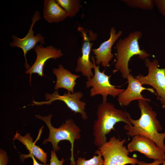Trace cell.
<instances>
[{
    "instance_id": "6da1fadb",
    "label": "cell",
    "mask_w": 165,
    "mask_h": 165,
    "mask_svg": "<svg viewBox=\"0 0 165 165\" xmlns=\"http://www.w3.org/2000/svg\"><path fill=\"white\" fill-rule=\"evenodd\" d=\"M148 102L145 99L138 100L141 113L140 118L134 120L130 117V120L131 125L126 124L124 128L127 131V134L129 136L141 135L151 139L165 153V132H159L162 130V126L156 118V113L153 110Z\"/></svg>"
},
{
    "instance_id": "7a4b0ae2",
    "label": "cell",
    "mask_w": 165,
    "mask_h": 165,
    "mask_svg": "<svg viewBox=\"0 0 165 165\" xmlns=\"http://www.w3.org/2000/svg\"><path fill=\"white\" fill-rule=\"evenodd\" d=\"M97 119L93 126L94 144L99 147L107 142L106 135L112 130L117 123L123 122L131 125V117L127 111L116 108L114 105L108 101L102 102L97 107L96 112Z\"/></svg>"
},
{
    "instance_id": "3957f363",
    "label": "cell",
    "mask_w": 165,
    "mask_h": 165,
    "mask_svg": "<svg viewBox=\"0 0 165 165\" xmlns=\"http://www.w3.org/2000/svg\"><path fill=\"white\" fill-rule=\"evenodd\" d=\"M142 36L141 31H135L118 40L116 44V61L115 66L124 79H127L130 74L128 63L131 57L138 55L140 59L145 60L150 56L144 49L140 48L138 40Z\"/></svg>"
},
{
    "instance_id": "277c9868",
    "label": "cell",
    "mask_w": 165,
    "mask_h": 165,
    "mask_svg": "<svg viewBox=\"0 0 165 165\" xmlns=\"http://www.w3.org/2000/svg\"><path fill=\"white\" fill-rule=\"evenodd\" d=\"M36 117L43 120L46 124L49 130L48 137L43 141L42 144H46L48 142L51 143L53 150L56 152L60 149L58 143L62 140L68 141L71 144V157L70 159V165H75L73 155L74 142L75 140L80 139L81 130L74 121L72 119H66L58 128L53 127L51 123L52 114L48 116H42L39 115H35Z\"/></svg>"
},
{
    "instance_id": "5b68a950",
    "label": "cell",
    "mask_w": 165,
    "mask_h": 165,
    "mask_svg": "<svg viewBox=\"0 0 165 165\" xmlns=\"http://www.w3.org/2000/svg\"><path fill=\"white\" fill-rule=\"evenodd\" d=\"M126 140H120L118 138L112 136L100 147V151L104 160L103 165H135L137 159L128 156L129 152L124 144Z\"/></svg>"
},
{
    "instance_id": "8992f818",
    "label": "cell",
    "mask_w": 165,
    "mask_h": 165,
    "mask_svg": "<svg viewBox=\"0 0 165 165\" xmlns=\"http://www.w3.org/2000/svg\"><path fill=\"white\" fill-rule=\"evenodd\" d=\"M91 59L94 64V74L93 77L87 78L86 82L87 88L92 87L90 90V96L93 97L101 95L102 102H106L108 95L115 97L123 92L124 90L116 88V86L111 84L109 80L110 76L106 75L105 71L103 72L100 71V65H96L93 56H91Z\"/></svg>"
},
{
    "instance_id": "52a82bcc",
    "label": "cell",
    "mask_w": 165,
    "mask_h": 165,
    "mask_svg": "<svg viewBox=\"0 0 165 165\" xmlns=\"http://www.w3.org/2000/svg\"><path fill=\"white\" fill-rule=\"evenodd\" d=\"M159 61L156 59L151 61L148 58L145 59V64L148 69V74L146 76L141 74L135 78L142 85H148L156 90L158 98L165 108V68H159Z\"/></svg>"
},
{
    "instance_id": "ba28073f",
    "label": "cell",
    "mask_w": 165,
    "mask_h": 165,
    "mask_svg": "<svg viewBox=\"0 0 165 165\" xmlns=\"http://www.w3.org/2000/svg\"><path fill=\"white\" fill-rule=\"evenodd\" d=\"M77 30L82 38V55L77 59L75 71L87 78L92 77L94 75L92 71L94 64L90 61V56L93 42L97 39V35L93 31L81 26L78 28Z\"/></svg>"
},
{
    "instance_id": "9c48e42d",
    "label": "cell",
    "mask_w": 165,
    "mask_h": 165,
    "mask_svg": "<svg viewBox=\"0 0 165 165\" xmlns=\"http://www.w3.org/2000/svg\"><path fill=\"white\" fill-rule=\"evenodd\" d=\"M83 96V93L80 91L73 93L68 92L67 93H65L63 95H61L57 91H56L52 94L47 93L46 94L45 99L46 101L37 102L33 101L32 102L33 103V105H50L55 101H61L64 102L75 113H80L82 119L86 120L88 119L87 114L85 111L86 104L81 100Z\"/></svg>"
},
{
    "instance_id": "30bf717a",
    "label": "cell",
    "mask_w": 165,
    "mask_h": 165,
    "mask_svg": "<svg viewBox=\"0 0 165 165\" xmlns=\"http://www.w3.org/2000/svg\"><path fill=\"white\" fill-rule=\"evenodd\" d=\"M40 16L39 12L35 11L32 18V23L30 26L27 35L22 38H18L16 35H13L12 36L13 41L10 44L11 47H17L22 50L25 59V66L26 70L30 67V66L27 62L26 57L28 52L35 48L38 42H39L41 45L44 44L45 42L44 37L39 33L37 34L35 36L34 35V31L33 30L35 24L41 19Z\"/></svg>"
},
{
    "instance_id": "8fae6325",
    "label": "cell",
    "mask_w": 165,
    "mask_h": 165,
    "mask_svg": "<svg viewBox=\"0 0 165 165\" xmlns=\"http://www.w3.org/2000/svg\"><path fill=\"white\" fill-rule=\"evenodd\" d=\"M129 152L137 151L152 159L165 160V153L151 139L141 135L133 137L127 145Z\"/></svg>"
},
{
    "instance_id": "7c38bea8",
    "label": "cell",
    "mask_w": 165,
    "mask_h": 165,
    "mask_svg": "<svg viewBox=\"0 0 165 165\" xmlns=\"http://www.w3.org/2000/svg\"><path fill=\"white\" fill-rule=\"evenodd\" d=\"M34 50L37 55L35 61L32 66L25 72L26 74H30L31 84L32 74L37 73L42 77L44 75L43 69L46 61L51 58L56 59L63 55L60 49L52 45L45 47L41 45H37Z\"/></svg>"
},
{
    "instance_id": "4fadbf2b",
    "label": "cell",
    "mask_w": 165,
    "mask_h": 165,
    "mask_svg": "<svg viewBox=\"0 0 165 165\" xmlns=\"http://www.w3.org/2000/svg\"><path fill=\"white\" fill-rule=\"evenodd\" d=\"M109 38L102 43L97 48L91 49V51L95 55L94 57L96 65H100L106 68L108 66L109 62L113 57L112 52V48L116 41L123 34L122 31L119 30L116 32L115 28L112 27L110 31Z\"/></svg>"
},
{
    "instance_id": "5bb4252c",
    "label": "cell",
    "mask_w": 165,
    "mask_h": 165,
    "mask_svg": "<svg viewBox=\"0 0 165 165\" xmlns=\"http://www.w3.org/2000/svg\"><path fill=\"white\" fill-rule=\"evenodd\" d=\"M128 86L127 88L118 96L117 100L121 105L127 106L130 103L135 100L145 99L148 102L150 99L144 98L141 94L144 90L149 91L152 93H155V91L153 88H146L142 86L141 84L130 74L127 78Z\"/></svg>"
},
{
    "instance_id": "9a60e30c",
    "label": "cell",
    "mask_w": 165,
    "mask_h": 165,
    "mask_svg": "<svg viewBox=\"0 0 165 165\" xmlns=\"http://www.w3.org/2000/svg\"><path fill=\"white\" fill-rule=\"evenodd\" d=\"M53 72L57 78L54 90H57L63 88L72 93L75 92L74 88L76 85V80L80 77V75L72 73L64 68L61 64H59L57 68H54Z\"/></svg>"
},
{
    "instance_id": "2e32d148",
    "label": "cell",
    "mask_w": 165,
    "mask_h": 165,
    "mask_svg": "<svg viewBox=\"0 0 165 165\" xmlns=\"http://www.w3.org/2000/svg\"><path fill=\"white\" fill-rule=\"evenodd\" d=\"M43 4V17L49 23H58L68 16L67 12L55 0H45Z\"/></svg>"
},
{
    "instance_id": "e0dca14e",
    "label": "cell",
    "mask_w": 165,
    "mask_h": 165,
    "mask_svg": "<svg viewBox=\"0 0 165 165\" xmlns=\"http://www.w3.org/2000/svg\"><path fill=\"white\" fill-rule=\"evenodd\" d=\"M13 141L17 140L21 142L28 150L29 153L32 154L39 161L46 164L47 161V153L33 142L30 134L27 133L24 136H22L17 131L12 139Z\"/></svg>"
},
{
    "instance_id": "ac0fdd59",
    "label": "cell",
    "mask_w": 165,
    "mask_h": 165,
    "mask_svg": "<svg viewBox=\"0 0 165 165\" xmlns=\"http://www.w3.org/2000/svg\"><path fill=\"white\" fill-rule=\"evenodd\" d=\"M56 2L73 17L79 12L82 6L80 0H56Z\"/></svg>"
},
{
    "instance_id": "d6986e66",
    "label": "cell",
    "mask_w": 165,
    "mask_h": 165,
    "mask_svg": "<svg viewBox=\"0 0 165 165\" xmlns=\"http://www.w3.org/2000/svg\"><path fill=\"white\" fill-rule=\"evenodd\" d=\"M122 1L132 8L150 10L153 9L154 7V4L152 0H123Z\"/></svg>"
},
{
    "instance_id": "ffe728a7",
    "label": "cell",
    "mask_w": 165,
    "mask_h": 165,
    "mask_svg": "<svg viewBox=\"0 0 165 165\" xmlns=\"http://www.w3.org/2000/svg\"><path fill=\"white\" fill-rule=\"evenodd\" d=\"M95 153L97 154V155H94L88 160H86L85 158L78 157L75 165H103L104 160L100 151L99 149L97 150Z\"/></svg>"
},
{
    "instance_id": "44dd1931",
    "label": "cell",
    "mask_w": 165,
    "mask_h": 165,
    "mask_svg": "<svg viewBox=\"0 0 165 165\" xmlns=\"http://www.w3.org/2000/svg\"><path fill=\"white\" fill-rule=\"evenodd\" d=\"M64 162V159L62 158L61 160L58 159L55 152L53 150L51 151V157L49 165H63Z\"/></svg>"
},
{
    "instance_id": "7402d4cb",
    "label": "cell",
    "mask_w": 165,
    "mask_h": 165,
    "mask_svg": "<svg viewBox=\"0 0 165 165\" xmlns=\"http://www.w3.org/2000/svg\"><path fill=\"white\" fill-rule=\"evenodd\" d=\"M153 2L159 12L165 17V0H154Z\"/></svg>"
},
{
    "instance_id": "603a6c76",
    "label": "cell",
    "mask_w": 165,
    "mask_h": 165,
    "mask_svg": "<svg viewBox=\"0 0 165 165\" xmlns=\"http://www.w3.org/2000/svg\"><path fill=\"white\" fill-rule=\"evenodd\" d=\"M28 157H30L32 159L33 162V165H49V164H42L39 163L35 160L34 156L31 154L29 153L26 155L21 154L20 156V159L21 162H23L25 159Z\"/></svg>"
},
{
    "instance_id": "cb8c5ba5",
    "label": "cell",
    "mask_w": 165,
    "mask_h": 165,
    "mask_svg": "<svg viewBox=\"0 0 165 165\" xmlns=\"http://www.w3.org/2000/svg\"><path fill=\"white\" fill-rule=\"evenodd\" d=\"M9 162L8 157L6 152L0 149V165H7Z\"/></svg>"
},
{
    "instance_id": "d4e9b609",
    "label": "cell",
    "mask_w": 165,
    "mask_h": 165,
    "mask_svg": "<svg viewBox=\"0 0 165 165\" xmlns=\"http://www.w3.org/2000/svg\"><path fill=\"white\" fill-rule=\"evenodd\" d=\"M165 162V160H155L152 163H148L137 160V164L138 165H159L161 164H163Z\"/></svg>"
},
{
    "instance_id": "484cf974",
    "label": "cell",
    "mask_w": 165,
    "mask_h": 165,
    "mask_svg": "<svg viewBox=\"0 0 165 165\" xmlns=\"http://www.w3.org/2000/svg\"><path fill=\"white\" fill-rule=\"evenodd\" d=\"M162 165H165V162L162 164Z\"/></svg>"
}]
</instances>
